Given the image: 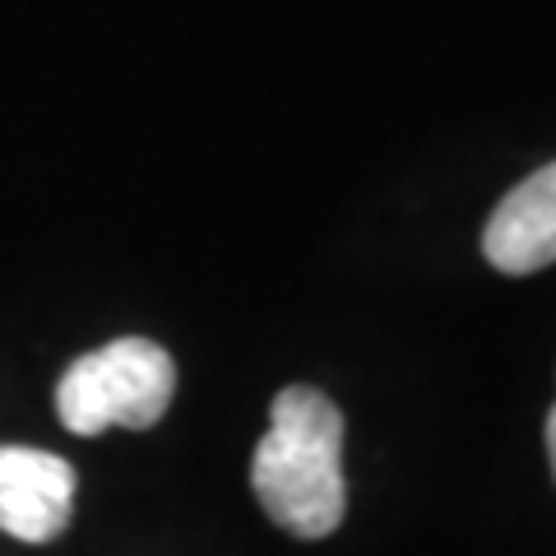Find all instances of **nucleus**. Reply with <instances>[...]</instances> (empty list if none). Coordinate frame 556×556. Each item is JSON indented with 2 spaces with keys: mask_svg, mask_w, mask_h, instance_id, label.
Listing matches in <instances>:
<instances>
[{
  "mask_svg": "<svg viewBox=\"0 0 556 556\" xmlns=\"http://www.w3.org/2000/svg\"><path fill=\"white\" fill-rule=\"evenodd\" d=\"M251 486L265 515L292 538H329L343 525V413L320 390L288 386L274 394Z\"/></svg>",
  "mask_w": 556,
  "mask_h": 556,
  "instance_id": "1",
  "label": "nucleus"
},
{
  "mask_svg": "<svg viewBox=\"0 0 556 556\" xmlns=\"http://www.w3.org/2000/svg\"><path fill=\"white\" fill-rule=\"evenodd\" d=\"M177 367L153 339H112L75 357L56 380V417L75 437H102L112 427L144 431L172 404Z\"/></svg>",
  "mask_w": 556,
  "mask_h": 556,
  "instance_id": "2",
  "label": "nucleus"
},
{
  "mask_svg": "<svg viewBox=\"0 0 556 556\" xmlns=\"http://www.w3.org/2000/svg\"><path fill=\"white\" fill-rule=\"evenodd\" d=\"M75 515V468L51 450L0 445V533L51 543Z\"/></svg>",
  "mask_w": 556,
  "mask_h": 556,
  "instance_id": "3",
  "label": "nucleus"
},
{
  "mask_svg": "<svg viewBox=\"0 0 556 556\" xmlns=\"http://www.w3.org/2000/svg\"><path fill=\"white\" fill-rule=\"evenodd\" d=\"M482 255L515 278L556 265V163L538 167L492 208Z\"/></svg>",
  "mask_w": 556,
  "mask_h": 556,
  "instance_id": "4",
  "label": "nucleus"
},
{
  "mask_svg": "<svg viewBox=\"0 0 556 556\" xmlns=\"http://www.w3.org/2000/svg\"><path fill=\"white\" fill-rule=\"evenodd\" d=\"M547 455H552V473H556V404L547 413Z\"/></svg>",
  "mask_w": 556,
  "mask_h": 556,
  "instance_id": "5",
  "label": "nucleus"
}]
</instances>
